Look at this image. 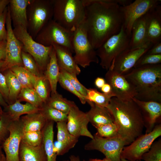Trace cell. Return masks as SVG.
Segmentation results:
<instances>
[{
	"label": "cell",
	"mask_w": 161,
	"mask_h": 161,
	"mask_svg": "<svg viewBox=\"0 0 161 161\" xmlns=\"http://www.w3.org/2000/svg\"><path fill=\"white\" fill-rule=\"evenodd\" d=\"M54 122L48 120L42 130L43 143L47 157V161H57V155L54 145Z\"/></svg>",
	"instance_id": "obj_26"
},
{
	"label": "cell",
	"mask_w": 161,
	"mask_h": 161,
	"mask_svg": "<svg viewBox=\"0 0 161 161\" xmlns=\"http://www.w3.org/2000/svg\"><path fill=\"white\" fill-rule=\"evenodd\" d=\"M58 82L62 88L76 96L82 104L86 103V98L76 91L69 80L60 72Z\"/></svg>",
	"instance_id": "obj_43"
},
{
	"label": "cell",
	"mask_w": 161,
	"mask_h": 161,
	"mask_svg": "<svg viewBox=\"0 0 161 161\" xmlns=\"http://www.w3.org/2000/svg\"><path fill=\"white\" fill-rule=\"evenodd\" d=\"M16 38L21 43L22 50L30 54L34 59L39 69L45 71L50 59L52 46H45L36 41L21 26L13 28Z\"/></svg>",
	"instance_id": "obj_7"
},
{
	"label": "cell",
	"mask_w": 161,
	"mask_h": 161,
	"mask_svg": "<svg viewBox=\"0 0 161 161\" xmlns=\"http://www.w3.org/2000/svg\"><path fill=\"white\" fill-rule=\"evenodd\" d=\"M130 37L123 26L120 31L108 39L96 50L100 60V64L103 69L108 70L115 59L129 48Z\"/></svg>",
	"instance_id": "obj_6"
},
{
	"label": "cell",
	"mask_w": 161,
	"mask_h": 161,
	"mask_svg": "<svg viewBox=\"0 0 161 161\" xmlns=\"http://www.w3.org/2000/svg\"><path fill=\"white\" fill-rule=\"evenodd\" d=\"M73 33L52 19L42 29L34 40L45 46L56 44L65 47L69 49L73 53Z\"/></svg>",
	"instance_id": "obj_8"
},
{
	"label": "cell",
	"mask_w": 161,
	"mask_h": 161,
	"mask_svg": "<svg viewBox=\"0 0 161 161\" xmlns=\"http://www.w3.org/2000/svg\"><path fill=\"white\" fill-rule=\"evenodd\" d=\"M21 58L23 67L26 70L36 76H41L38 65L30 54L22 50Z\"/></svg>",
	"instance_id": "obj_39"
},
{
	"label": "cell",
	"mask_w": 161,
	"mask_h": 161,
	"mask_svg": "<svg viewBox=\"0 0 161 161\" xmlns=\"http://www.w3.org/2000/svg\"><path fill=\"white\" fill-rule=\"evenodd\" d=\"M2 161H6L5 155L4 154L3 156Z\"/></svg>",
	"instance_id": "obj_58"
},
{
	"label": "cell",
	"mask_w": 161,
	"mask_h": 161,
	"mask_svg": "<svg viewBox=\"0 0 161 161\" xmlns=\"http://www.w3.org/2000/svg\"><path fill=\"white\" fill-rule=\"evenodd\" d=\"M60 74L56 53L53 47L50 53V59L44 72V75L49 81L52 94L56 92L57 83Z\"/></svg>",
	"instance_id": "obj_29"
},
{
	"label": "cell",
	"mask_w": 161,
	"mask_h": 161,
	"mask_svg": "<svg viewBox=\"0 0 161 161\" xmlns=\"http://www.w3.org/2000/svg\"><path fill=\"white\" fill-rule=\"evenodd\" d=\"M18 96L21 100L40 109L44 103L33 88H22Z\"/></svg>",
	"instance_id": "obj_36"
},
{
	"label": "cell",
	"mask_w": 161,
	"mask_h": 161,
	"mask_svg": "<svg viewBox=\"0 0 161 161\" xmlns=\"http://www.w3.org/2000/svg\"><path fill=\"white\" fill-rule=\"evenodd\" d=\"M126 142L119 136L106 138L95 134L93 138L84 146L86 150H96L103 154L111 161H121L120 155Z\"/></svg>",
	"instance_id": "obj_11"
},
{
	"label": "cell",
	"mask_w": 161,
	"mask_h": 161,
	"mask_svg": "<svg viewBox=\"0 0 161 161\" xmlns=\"http://www.w3.org/2000/svg\"><path fill=\"white\" fill-rule=\"evenodd\" d=\"M100 89L101 91L104 93H108L111 92V86L107 83H106Z\"/></svg>",
	"instance_id": "obj_51"
},
{
	"label": "cell",
	"mask_w": 161,
	"mask_h": 161,
	"mask_svg": "<svg viewBox=\"0 0 161 161\" xmlns=\"http://www.w3.org/2000/svg\"><path fill=\"white\" fill-rule=\"evenodd\" d=\"M2 145H0V161H2L3 156L4 154L2 152Z\"/></svg>",
	"instance_id": "obj_54"
},
{
	"label": "cell",
	"mask_w": 161,
	"mask_h": 161,
	"mask_svg": "<svg viewBox=\"0 0 161 161\" xmlns=\"http://www.w3.org/2000/svg\"><path fill=\"white\" fill-rule=\"evenodd\" d=\"M9 2L10 0H0V14L7 7Z\"/></svg>",
	"instance_id": "obj_50"
},
{
	"label": "cell",
	"mask_w": 161,
	"mask_h": 161,
	"mask_svg": "<svg viewBox=\"0 0 161 161\" xmlns=\"http://www.w3.org/2000/svg\"><path fill=\"white\" fill-rule=\"evenodd\" d=\"M9 90L8 101L16 99L22 88L21 85L14 74L10 69L4 71Z\"/></svg>",
	"instance_id": "obj_33"
},
{
	"label": "cell",
	"mask_w": 161,
	"mask_h": 161,
	"mask_svg": "<svg viewBox=\"0 0 161 161\" xmlns=\"http://www.w3.org/2000/svg\"><path fill=\"white\" fill-rule=\"evenodd\" d=\"M55 50L60 69L77 76L81 72L75 62L72 52L67 48L54 44L52 46Z\"/></svg>",
	"instance_id": "obj_20"
},
{
	"label": "cell",
	"mask_w": 161,
	"mask_h": 161,
	"mask_svg": "<svg viewBox=\"0 0 161 161\" xmlns=\"http://www.w3.org/2000/svg\"><path fill=\"white\" fill-rule=\"evenodd\" d=\"M160 3V0H136L127 5L121 6L123 17V26L130 38L132 27L136 21Z\"/></svg>",
	"instance_id": "obj_13"
},
{
	"label": "cell",
	"mask_w": 161,
	"mask_h": 161,
	"mask_svg": "<svg viewBox=\"0 0 161 161\" xmlns=\"http://www.w3.org/2000/svg\"><path fill=\"white\" fill-rule=\"evenodd\" d=\"M60 71L69 80L76 91L86 99L87 89L79 81L77 76L61 69H60Z\"/></svg>",
	"instance_id": "obj_41"
},
{
	"label": "cell",
	"mask_w": 161,
	"mask_h": 161,
	"mask_svg": "<svg viewBox=\"0 0 161 161\" xmlns=\"http://www.w3.org/2000/svg\"><path fill=\"white\" fill-rule=\"evenodd\" d=\"M121 161H129V160H128L125 159H123V158H121ZM137 161H141V160H137Z\"/></svg>",
	"instance_id": "obj_60"
},
{
	"label": "cell",
	"mask_w": 161,
	"mask_h": 161,
	"mask_svg": "<svg viewBox=\"0 0 161 161\" xmlns=\"http://www.w3.org/2000/svg\"><path fill=\"white\" fill-rule=\"evenodd\" d=\"M161 135V125L156 126L148 133L142 134L129 145L124 146L121 154L120 158L129 161L142 160L143 155L148 151L154 141Z\"/></svg>",
	"instance_id": "obj_10"
},
{
	"label": "cell",
	"mask_w": 161,
	"mask_h": 161,
	"mask_svg": "<svg viewBox=\"0 0 161 161\" xmlns=\"http://www.w3.org/2000/svg\"><path fill=\"white\" fill-rule=\"evenodd\" d=\"M40 111L47 120L56 123L67 121V114L49 106L46 103H44Z\"/></svg>",
	"instance_id": "obj_35"
},
{
	"label": "cell",
	"mask_w": 161,
	"mask_h": 161,
	"mask_svg": "<svg viewBox=\"0 0 161 161\" xmlns=\"http://www.w3.org/2000/svg\"><path fill=\"white\" fill-rule=\"evenodd\" d=\"M9 69L15 75L21 84L22 88H34V84L38 77L33 75L22 66L16 65Z\"/></svg>",
	"instance_id": "obj_31"
},
{
	"label": "cell",
	"mask_w": 161,
	"mask_h": 161,
	"mask_svg": "<svg viewBox=\"0 0 161 161\" xmlns=\"http://www.w3.org/2000/svg\"><path fill=\"white\" fill-rule=\"evenodd\" d=\"M45 103L67 115L71 107L75 103L74 101L64 98L57 92L52 94L51 97Z\"/></svg>",
	"instance_id": "obj_32"
},
{
	"label": "cell",
	"mask_w": 161,
	"mask_h": 161,
	"mask_svg": "<svg viewBox=\"0 0 161 161\" xmlns=\"http://www.w3.org/2000/svg\"><path fill=\"white\" fill-rule=\"evenodd\" d=\"M0 92L7 103L8 101L9 90L4 75L0 71Z\"/></svg>",
	"instance_id": "obj_46"
},
{
	"label": "cell",
	"mask_w": 161,
	"mask_h": 161,
	"mask_svg": "<svg viewBox=\"0 0 161 161\" xmlns=\"http://www.w3.org/2000/svg\"><path fill=\"white\" fill-rule=\"evenodd\" d=\"M20 120L24 132L41 131L48 121L40 111L26 114Z\"/></svg>",
	"instance_id": "obj_27"
},
{
	"label": "cell",
	"mask_w": 161,
	"mask_h": 161,
	"mask_svg": "<svg viewBox=\"0 0 161 161\" xmlns=\"http://www.w3.org/2000/svg\"><path fill=\"white\" fill-rule=\"evenodd\" d=\"M96 129L95 134L101 137L109 138L118 135L117 128L114 122L101 125Z\"/></svg>",
	"instance_id": "obj_40"
},
{
	"label": "cell",
	"mask_w": 161,
	"mask_h": 161,
	"mask_svg": "<svg viewBox=\"0 0 161 161\" xmlns=\"http://www.w3.org/2000/svg\"><path fill=\"white\" fill-rule=\"evenodd\" d=\"M19 161H47L43 143L37 146L29 145L21 141L18 153Z\"/></svg>",
	"instance_id": "obj_23"
},
{
	"label": "cell",
	"mask_w": 161,
	"mask_h": 161,
	"mask_svg": "<svg viewBox=\"0 0 161 161\" xmlns=\"http://www.w3.org/2000/svg\"><path fill=\"white\" fill-rule=\"evenodd\" d=\"M57 141L61 147V155L67 153L75 146L79 138L71 134L67 126V122L57 123Z\"/></svg>",
	"instance_id": "obj_24"
},
{
	"label": "cell",
	"mask_w": 161,
	"mask_h": 161,
	"mask_svg": "<svg viewBox=\"0 0 161 161\" xmlns=\"http://www.w3.org/2000/svg\"><path fill=\"white\" fill-rule=\"evenodd\" d=\"M113 97L115 96L111 92L109 93H105L100 92L95 89L89 88L87 89L86 99V102L90 106L94 104L106 107Z\"/></svg>",
	"instance_id": "obj_30"
},
{
	"label": "cell",
	"mask_w": 161,
	"mask_h": 161,
	"mask_svg": "<svg viewBox=\"0 0 161 161\" xmlns=\"http://www.w3.org/2000/svg\"><path fill=\"white\" fill-rule=\"evenodd\" d=\"M85 15L82 24L90 43L96 50L118 33L123 23L121 6L127 0H83Z\"/></svg>",
	"instance_id": "obj_1"
},
{
	"label": "cell",
	"mask_w": 161,
	"mask_h": 161,
	"mask_svg": "<svg viewBox=\"0 0 161 161\" xmlns=\"http://www.w3.org/2000/svg\"><path fill=\"white\" fill-rule=\"evenodd\" d=\"M142 160L145 161H161V140L154 142L149 150L144 154Z\"/></svg>",
	"instance_id": "obj_38"
},
{
	"label": "cell",
	"mask_w": 161,
	"mask_h": 161,
	"mask_svg": "<svg viewBox=\"0 0 161 161\" xmlns=\"http://www.w3.org/2000/svg\"><path fill=\"white\" fill-rule=\"evenodd\" d=\"M9 134L2 145L6 161H19L18 153L24 132L20 120L12 121L9 127Z\"/></svg>",
	"instance_id": "obj_15"
},
{
	"label": "cell",
	"mask_w": 161,
	"mask_h": 161,
	"mask_svg": "<svg viewBox=\"0 0 161 161\" xmlns=\"http://www.w3.org/2000/svg\"><path fill=\"white\" fill-rule=\"evenodd\" d=\"M102 161H111L107 158L105 157L102 160Z\"/></svg>",
	"instance_id": "obj_59"
},
{
	"label": "cell",
	"mask_w": 161,
	"mask_h": 161,
	"mask_svg": "<svg viewBox=\"0 0 161 161\" xmlns=\"http://www.w3.org/2000/svg\"><path fill=\"white\" fill-rule=\"evenodd\" d=\"M106 108L117 126L118 135L127 145L143 134L144 121L139 107L133 99L122 100L113 97Z\"/></svg>",
	"instance_id": "obj_2"
},
{
	"label": "cell",
	"mask_w": 161,
	"mask_h": 161,
	"mask_svg": "<svg viewBox=\"0 0 161 161\" xmlns=\"http://www.w3.org/2000/svg\"><path fill=\"white\" fill-rule=\"evenodd\" d=\"M1 106L0 104V119L3 112L2 111L1 109Z\"/></svg>",
	"instance_id": "obj_56"
},
{
	"label": "cell",
	"mask_w": 161,
	"mask_h": 161,
	"mask_svg": "<svg viewBox=\"0 0 161 161\" xmlns=\"http://www.w3.org/2000/svg\"><path fill=\"white\" fill-rule=\"evenodd\" d=\"M4 63V61H0V69L2 67Z\"/></svg>",
	"instance_id": "obj_57"
},
{
	"label": "cell",
	"mask_w": 161,
	"mask_h": 161,
	"mask_svg": "<svg viewBox=\"0 0 161 161\" xmlns=\"http://www.w3.org/2000/svg\"><path fill=\"white\" fill-rule=\"evenodd\" d=\"M87 161H102V160L97 159H90Z\"/></svg>",
	"instance_id": "obj_55"
},
{
	"label": "cell",
	"mask_w": 161,
	"mask_h": 161,
	"mask_svg": "<svg viewBox=\"0 0 161 161\" xmlns=\"http://www.w3.org/2000/svg\"><path fill=\"white\" fill-rule=\"evenodd\" d=\"M89 123L86 113L80 110L75 103L67 114V126L69 133L78 138L84 136L92 139L93 136L88 128Z\"/></svg>",
	"instance_id": "obj_17"
},
{
	"label": "cell",
	"mask_w": 161,
	"mask_h": 161,
	"mask_svg": "<svg viewBox=\"0 0 161 161\" xmlns=\"http://www.w3.org/2000/svg\"><path fill=\"white\" fill-rule=\"evenodd\" d=\"M6 40L0 41V61H4L6 54Z\"/></svg>",
	"instance_id": "obj_48"
},
{
	"label": "cell",
	"mask_w": 161,
	"mask_h": 161,
	"mask_svg": "<svg viewBox=\"0 0 161 161\" xmlns=\"http://www.w3.org/2000/svg\"><path fill=\"white\" fill-rule=\"evenodd\" d=\"M30 0H10L8 6L13 27L21 26L27 30V10Z\"/></svg>",
	"instance_id": "obj_21"
},
{
	"label": "cell",
	"mask_w": 161,
	"mask_h": 161,
	"mask_svg": "<svg viewBox=\"0 0 161 161\" xmlns=\"http://www.w3.org/2000/svg\"><path fill=\"white\" fill-rule=\"evenodd\" d=\"M145 53L149 55L161 54V42H158L154 44Z\"/></svg>",
	"instance_id": "obj_47"
},
{
	"label": "cell",
	"mask_w": 161,
	"mask_h": 161,
	"mask_svg": "<svg viewBox=\"0 0 161 161\" xmlns=\"http://www.w3.org/2000/svg\"><path fill=\"white\" fill-rule=\"evenodd\" d=\"M133 100L139 107L146 128L145 133L151 131L157 120L161 116V103L153 101H144L135 97Z\"/></svg>",
	"instance_id": "obj_19"
},
{
	"label": "cell",
	"mask_w": 161,
	"mask_h": 161,
	"mask_svg": "<svg viewBox=\"0 0 161 161\" xmlns=\"http://www.w3.org/2000/svg\"><path fill=\"white\" fill-rule=\"evenodd\" d=\"M153 45L150 43L141 47L127 48L115 59L109 69L123 75H126L133 68L139 59Z\"/></svg>",
	"instance_id": "obj_14"
},
{
	"label": "cell",
	"mask_w": 161,
	"mask_h": 161,
	"mask_svg": "<svg viewBox=\"0 0 161 161\" xmlns=\"http://www.w3.org/2000/svg\"><path fill=\"white\" fill-rule=\"evenodd\" d=\"M150 43L147 38L145 14L136 20L133 25L129 48L141 47Z\"/></svg>",
	"instance_id": "obj_22"
},
{
	"label": "cell",
	"mask_w": 161,
	"mask_h": 161,
	"mask_svg": "<svg viewBox=\"0 0 161 161\" xmlns=\"http://www.w3.org/2000/svg\"><path fill=\"white\" fill-rule=\"evenodd\" d=\"M5 112L12 121L19 120L21 116L37 112L41 109L30 103L27 102L25 104L21 103L20 100H16L13 103L8 105L5 108Z\"/></svg>",
	"instance_id": "obj_28"
},
{
	"label": "cell",
	"mask_w": 161,
	"mask_h": 161,
	"mask_svg": "<svg viewBox=\"0 0 161 161\" xmlns=\"http://www.w3.org/2000/svg\"><path fill=\"white\" fill-rule=\"evenodd\" d=\"M8 11L7 6L0 14V41L6 40L7 33L6 20Z\"/></svg>",
	"instance_id": "obj_45"
},
{
	"label": "cell",
	"mask_w": 161,
	"mask_h": 161,
	"mask_svg": "<svg viewBox=\"0 0 161 161\" xmlns=\"http://www.w3.org/2000/svg\"><path fill=\"white\" fill-rule=\"evenodd\" d=\"M161 63V54L149 55L145 53L138 60L133 68L143 66L160 64Z\"/></svg>",
	"instance_id": "obj_44"
},
{
	"label": "cell",
	"mask_w": 161,
	"mask_h": 161,
	"mask_svg": "<svg viewBox=\"0 0 161 161\" xmlns=\"http://www.w3.org/2000/svg\"><path fill=\"white\" fill-rule=\"evenodd\" d=\"M72 45L73 57L78 66L85 68L91 63H99L96 50L89 41L82 23L73 32Z\"/></svg>",
	"instance_id": "obj_9"
},
{
	"label": "cell",
	"mask_w": 161,
	"mask_h": 161,
	"mask_svg": "<svg viewBox=\"0 0 161 161\" xmlns=\"http://www.w3.org/2000/svg\"><path fill=\"white\" fill-rule=\"evenodd\" d=\"M27 14V31L34 39L42 29L52 19V0H30Z\"/></svg>",
	"instance_id": "obj_5"
},
{
	"label": "cell",
	"mask_w": 161,
	"mask_h": 161,
	"mask_svg": "<svg viewBox=\"0 0 161 161\" xmlns=\"http://www.w3.org/2000/svg\"><path fill=\"white\" fill-rule=\"evenodd\" d=\"M6 26L7 35L6 58L0 71L3 72L16 66H23L21 58V43L16 37L13 30L10 12L8 5Z\"/></svg>",
	"instance_id": "obj_12"
},
{
	"label": "cell",
	"mask_w": 161,
	"mask_h": 161,
	"mask_svg": "<svg viewBox=\"0 0 161 161\" xmlns=\"http://www.w3.org/2000/svg\"><path fill=\"white\" fill-rule=\"evenodd\" d=\"M0 104L1 106H3L4 108L8 105L7 103L4 100L3 96L0 92Z\"/></svg>",
	"instance_id": "obj_53"
},
{
	"label": "cell",
	"mask_w": 161,
	"mask_h": 161,
	"mask_svg": "<svg viewBox=\"0 0 161 161\" xmlns=\"http://www.w3.org/2000/svg\"><path fill=\"white\" fill-rule=\"evenodd\" d=\"M63 161H80V160L78 156H76L73 155L69 157V159Z\"/></svg>",
	"instance_id": "obj_52"
},
{
	"label": "cell",
	"mask_w": 161,
	"mask_h": 161,
	"mask_svg": "<svg viewBox=\"0 0 161 161\" xmlns=\"http://www.w3.org/2000/svg\"><path fill=\"white\" fill-rule=\"evenodd\" d=\"M124 76L134 88L135 98L161 103V64L133 68Z\"/></svg>",
	"instance_id": "obj_3"
},
{
	"label": "cell",
	"mask_w": 161,
	"mask_h": 161,
	"mask_svg": "<svg viewBox=\"0 0 161 161\" xmlns=\"http://www.w3.org/2000/svg\"><path fill=\"white\" fill-rule=\"evenodd\" d=\"M33 88L43 102L46 103L49 98L51 89L49 82L44 75L38 77Z\"/></svg>",
	"instance_id": "obj_34"
},
{
	"label": "cell",
	"mask_w": 161,
	"mask_h": 161,
	"mask_svg": "<svg viewBox=\"0 0 161 161\" xmlns=\"http://www.w3.org/2000/svg\"><path fill=\"white\" fill-rule=\"evenodd\" d=\"M86 115L89 121L96 128L105 124L114 122L112 116L105 107L93 104Z\"/></svg>",
	"instance_id": "obj_25"
},
{
	"label": "cell",
	"mask_w": 161,
	"mask_h": 161,
	"mask_svg": "<svg viewBox=\"0 0 161 161\" xmlns=\"http://www.w3.org/2000/svg\"><path fill=\"white\" fill-rule=\"evenodd\" d=\"M106 83L105 80L103 78L99 77L97 78L95 81V85L99 89H101Z\"/></svg>",
	"instance_id": "obj_49"
},
{
	"label": "cell",
	"mask_w": 161,
	"mask_h": 161,
	"mask_svg": "<svg viewBox=\"0 0 161 161\" xmlns=\"http://www.w3.org/2000/svg\"><path fill=\"white\" fill-rule=\"evenodd\" d=\"M52 19L74 32L83 22L85 15L83 0H52Z\"/></svg>",
	"instance_id": "obj_4"
},
{
	"label": "cell",
	"mask_w": 161,
	"mask_h": 161,
	"mask_svg": "<svg viewBox=\"0 0 161 161\" xmlns=\"http://www.w3.org/2000/svg\"><path fill=\"white\" fill-rule=\"evenodd\" d=\"M105 80L111 88L115 97L122 100L132 99L136 95L134 87L124 75L109 69L105 75Z\"/></svg>",
	"instance_id": "obj_16"
},
{
	"label": "cell",
	"mask_w": 161,
	"mask_h": 161,
	"mask_svg": "<svg viewBox=\"0 0 161 161\" xmlns=\"http://www.w3.org/2000/svg\"><path fill=\"white\" fill-rule=\"evenodd\" d=\"M12 120L5 112H4L0 119V145L2 144L9 134V127Z\"/></svg>",
	"instance_id": "obj_42"
},
{
	"label": "cell",
	"mask_w": 161,
	"mask_h": 161,
	"mask_svg": "<svg viewBox=\"0 0 161 161\" xmlns=\"http://www.w3.org/2000/svg\"><path fill=\"white\" fill-rule=\"evenodd\" d=\"M21 141L31 146L35 147L39 146L43 143L42 131H24Z\"/></svg>",
	"instance_id": "obj_37"
},
{
	"label": "cell",
	"mask_w": 161,
	"mask_h": 161,
	"mask_svg": "<svg viewBox=\"0 0 161 161\" xmlns=\"http://www.w3.org/2000/svg\"><path fill=\"white\" fill-rule=\"evenodd\" d=\"M147 40L154 44L161 42V6L160 4L150 9L145 14Z\"/></svg>",
	"instance_id": "obj_18"
}]
</instances>
